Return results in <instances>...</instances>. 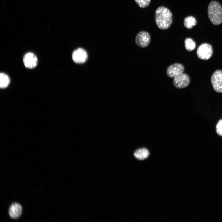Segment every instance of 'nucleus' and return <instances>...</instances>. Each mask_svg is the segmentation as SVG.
Returning <instances> with one entry per match:
<instances>
[{
	"label": "nucleus",
	"mask_w": 222,
	"mask_h": 222,
	"mask_svg": "<svg viewBox=\"0 0 222 222\" xmlns=\"http://www.w3.org/2000/svg\"><path fill=\"white\" fill-rule=\"evenodd\" d=\"M23 62L26 68L31 69L34 68L37 66L38 59L36 56L33 53L31 52H28L23 56Z\"/></svg>",
	"instance_id": "6e6552de"
},
{
	"label": "nucleus",
	"mask_w": 222,
	"mask_h": 222,
	"mask_svg": "<svg viewBox=\"0 0 222 222\" xmlns=\"http://www.w3.org/2000/svg\"><path fill=\"white\" fill-rule=\"evenodd\" d=\"M135 157L139 160H143L147 158L149 155V152L146 148H142L136 150L134 153Z\"/></svg>",
	"instance_id": "9b49d317"
},
{
	"label": "nucleus",
	"mask_w": 222,
	"mask_h": 222,
	"mask_svg": "<svg viewBox=\"0 0 222 222\" xmlns=\"http://www.w3.org/2000/svg\"><path fill=\"white\" fill-rule=\"evenodd\" d=\"M197 21L194 17L192 16H189L184 18L183 24L186 28L190 29L195 25Z\"/></svg>",
	"instance_id": "f8f14e48"
},
{
	"label": "nucleus",
	"mask_w": 222,
	"mask_h": 222,
	"mask_svg": "<svg viewBox=\"0 0 222 222\" xmlns=\"http://www.w3.org/2000/svg\"><path fill=\"white\" fill-rule=\"evenodd\" d=\"M184 68L180 63H175L169 66L166 69V73L169 77L174 78L183 73Z\"/></svg>",
	"instance_id": "0eeeda50"
},
{
	"label": "nucleus",
	"mask_w": 222,
	"mask_h": 222,
	"mask_svg": "<svg viewBox=\"0 0 222 222\" xmlns=\"http://www.w3.org/2000/svg\"><path fill=\"white\" fill-rule=\"evenodd\" d=\"M208 15L211 23L215 25H218L222 22V7L216 1H211L208 6Z\"/></svg>",
	"instance_id": "f03ea898"
},
{
	"label": "nucleus",
	"mask_w": 222,
	"mask_h": 222,
	"mask_svg": "<svg viewBox=\"0 0 222 222\" xmlns=\"http://www.w3.org/2000/svg\"><path fill=\"white\" fill-rule=\"evenodd\" d=\"M213 52L212 46L207 43H204L200 45L196 51V54L198 57L203 60L209 59L212 56Z\"/></svg>",
	"instance_id": "7ed1b4c3"
},
{
	"label": "nucleus",
	"mask_w": 222,
	"mask_h": 222,
	"mask_svg": "<svg viewBox=\"0 0 222 222\" xmlns=\"http://www.w3.org/2000/svg\"><path fill=\"white\" fill-rule=\"evenodd\" d=\"M190 83V78L188 75L183 73L174 78L173 83L177 88H184L187 87Z\"/></svg>",
	"instance_id": "423d86ee"
},
{
	"label": "nucleus",
	"mask_w": 222,
	"mask_h": 222,
	"mask_svg": "<svg viewBox=\"0 0 222 222\" xmlns=\"http://www.w3.org/2000/svg\"><path fill=\"white\" fill-rule=\"evenodd\" d=\"M22 209L21 205L18 203H14L10 206L9 210L10 217L14 219L18 218L21 216Z\"/></svg>",
	"instance_id": "9d476101"
},
{
	"label": "nucleus",
	"mask_w": 222,
	"mask_h": 222,
	"mask_svg": "<svg viewBox=\"0 0 222 222\" xmlns=\"http://www.w3.org/2000/svg\"><path fill=\"white\" fill-rule=\"evenodd\" d=\"M211 82L214 89L217 92H222V70L214 72L211 78Z\"/></svg>",
	"instance_id": "20e7f679"
},
{
	"label": "nucleus",
	"mask_w": 222,
	"mask_h": 222,
	"mask_svg": "<svg viewBox=\"0 0 222 222\" xmlns=\"http://www.w3.org/2000/svg\"><path fill=\"white\" fill-rule=\"evenodd\" d=\"M136 4L141 8H145L150 4L151 0H134Z\"/></svg>",
	"instance_id": "2eb2a0df"
},
{
	"label": "nucleus",
	"mask_w": 222,
	"mask_h": 222,
	"mask_svg": "<svg viewBox=\"0 0 222 222\" xmlns=\"http://www.w3.org/2000/svg\"><path fill=\"white\" fill-rule=\"evenodd\" d=\"M150 39V34L147 31H142L137 34L135 38V42L138 46L145 48L149 44Z\"/></svg>",
	"instance_id": "39448f33"
},
{
	"label": "nucleus",
	"mask_w": 222,
	"mask_h": 222,
	"mask_svg": "<svg viewBox=\"0 0 222 222\" xmlns=\"http://www.w3.org/2000/svg\"><path fill=\"white\" fill-rule=\"evenodd\" d=\"M154 18L157 27L162 30L168 28L173 21L171 12L169 9L164 6H159L156 9Z\"/></svg>",
	"instance_id": "f257e3e1"
},
{
	"label": "nucleus",
	"mask_w": 222,
	"mask_h": 222,
	"mask_svg": "<svg viewBox=\"0 0 222 222\" xmlns=\"http://www.w3.org/2000/svg\"><path fill=\"white\" fill-rule=\"evenodd\" d=\"M10 80L9 76L4 73L0 74V87L4 88L7 87L10 83Z\"/></svg>",
	"instance_id": "ddd939ff"
},
{
	"label": "nucleus",
	"mask_w": 222,
	"mask_h": 222,
	"mask_svg": "<svg viewBox=\"0 0 222 222\" xmlns=\"http://www.w3.org/2000/svg\"><path fill=\"white\" fill-rule=\"evenodd\" d=\"M88 58L87 54L85 50L81 48L75 50L72 54L73 61L77 63H83L86 61Z\"/></svg>",
	"instance_id": "1a4fd4ad"
},
{
	"label": "nucleus",
	"mask_w": 222,
	"mask_h": 222,
	"mask_svg": "<svg viewBox=\"0 0 222 222\" xmlns=\"http://www.w3.org/2000/svg\"><path fill=\"white\" fill-rule=\"evenodd\" d=\"M216 130L218 135L222 136V119L220 120L217 123Z\"/></svg>",
	"instance_id": "dca6fc26"
},
{
	"label": "nucleus",
	"mask_w": 222,
	"mask_h": 222,
	"mask_svg": "<svg viewBox=\"0 0 222 222\" xmlns=\"http://www.w3.org/2000/svg\"><path fill=\"white\" fill-rule=\"evenodd\" d=\"M184 43L185 48L188 51H192L196 47L195 42L191 38H186L185 40Z\"/></svg>",
	"instance_id": "4468645a"
}]
</instances>
